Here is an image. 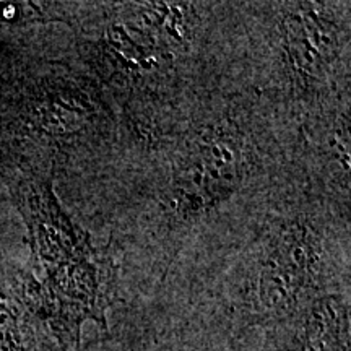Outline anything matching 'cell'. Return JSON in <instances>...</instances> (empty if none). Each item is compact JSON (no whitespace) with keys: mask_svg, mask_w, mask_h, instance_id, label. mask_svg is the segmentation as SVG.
Returning a JSON list of instances; mask_svg holds the SVG:
<instances>
[{"mask_svg":"<svg viewBox=\"0 0 351 351\" xmlns=\"http://www.w3.org/2000/svg\"><path fill=\"white\" fill-rule=\"evenodd\" d=\"M282 34L288 67L304 85L319 82L340 54L339 28L320 3H289L282 16Z\"/></svg>","mask_w":351,"mask_h":351,"instance_id":"cell-1","label":"cell"},{"mask_svg":"<svg viewBox=\"0 0 351 351\" xmlns=\"http://www.w3.org/2000/svg\"><path fill=\"white\" fill-rule=\"evenodd\" d=\"M88 109L80 98L73 95L46 96L33 111L36 125L43 132L52 135H70L88 121Z\"/></svg>","mask_w":351,"mask_h":351,"instance_id":"cell-3","label":"cell"},{"mask_svg":"<svg viewBox=\"0 0 351 351\" xmlns=\"http://www.w3.org/2000/svg\"><path fill=\"white\" fill-rule=\"evenodd\" d=\"M307 278L301 271L263 251L261 267L257 271L256 298L263 311L271 314H283L291 311L300 301Z\"/></svg>","mask_w":351,"mask_h":351,"instance_id":"cell-2","label":"cell"},{"mask_svg":"<svg viewBox=\"0 0 351 351\" xmlns=\"http://www.w3.org/2000/svg\"><path fill=\"white\" fill-rule=\"evenodd\" d=\"M0 351H23L19 315L7 301H0Z\"/></svg>","mask_w":351,"mask_h":351,"instance_id":"cell-4","label":"cell"}]
</instances>
